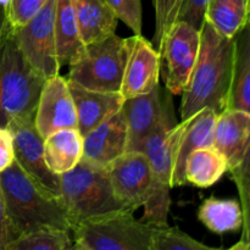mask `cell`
I'll return each mask as SVG.
<instances>
[{
  "label": "cell",
  "instance_id": "1",
  "mask_svg": "<svg viewBox=\"0 0 250 250\" xmlns=\"http://www.w3.org/2000/svg\"><path fill=\"white\" fill-rule=\"evenodd\" d=\"M234 55V38H227L208 21L200 29L197 62L182 92L181 121L209 107L216 114L226 109Z\"/></svg>",
  "mask_w": 250,
  "mask_h": 250
},
{
  "label": "cell",
  "instance_id": "2",
  "mask_svg": "<svg viewBox=\"0 0 250 250\" xmlns=\"http://www.w3.org/2000/svg\"><path fill=\"white\" fill-rule=\"evenodd\" d=\"M0 189L12 239L37 229L71 232V222L60 198L44 192L16 161L0 173Z\"/></svg>",
  "mask_w": 250,
  "mask_h": 250
},
{
  "label": "cell",
  "instance_id": "3",
  "mask_svg": "<svg viewBox=\"0 0 250 250\" xmlns=\"http://www.w3.org/2000/svg\"><path fill=\"white\" fill-rule=\"evenodd\" d=\"M168 93L165 114L158 126L139 144L136 151H141L148 159L153 172V188L144 203V214L141 221L155 229L168 226L171 207L170 189L175 154L183 131L185 122H176L173 103Z\"/></svg>",
  "mask_w": 250,
  "mask_h": 250
},
{
  "label": "cell",
  "instance_id": "4",
  "mask_svg": "<svg viewBox=\"0 0 250 250\" xmlns=\"http://www.w3.org/2000/svg\"><path fill=\"white\" fill-rule=\"evenodd\" d=\"M60 197L70 219L71 229L92 217L131 210L115 197L106 167L84 159L60 176Z\"/></svg>",
  "mask_w": 250,
  "mask_h": 250
},
{
  "label": "cell",
  "instance_id": "5",
  "mask_svg": "<svg viewBox=\"0 0 250 250\" xmlns=\"http://www.w3.org/2000/svg\"><path fill=\"white\" fill-rule=\"evenodd\" d=\"M45 78L28 65L12 39L0 51V127L14 117H33Z\"/></svg>",
  "mask_w": 250,
  "mask_h": 250
},
{
  "label": "cell",
  "instance_id": "6",
  "mask_svg": "<svg viewBox=\"0 0 250 250\" xmlns=\"http://www.w3.org/2000/svg\"><path fill=\"white\" fill-rule=\"evenodd\" d=\"M153 231L131 210L92 217L71 229L75 242L90 250H151Z\"/></svg>",
  "mask_w": 250,
  "mask_h": 250
},
{
  "label": "cell",
  "instance_id": "7",
  "mask_svg": "<svg viewBox=\"0 0 250 250\" xmlns=\"http://www.w3.org/2000/svg\"><path fill=\"white\" fill-rule=\"evenodd\" d=\"M125 59V39L112 34L104 41L84 45L68 63L67 81L95 92L120 93Z\"/></svg>",
  "mask_w": 250,
  "mask_h": 250
},
{
  "label": "cell",
  "instance_id": "8",
  "mask_svg": "<svg viewBox=\"0 0 250 250\" xmlns=\"http://www.w3.org/2000/svg\"><path fill=\"white\" fill-rule=\"evenodd\" d=\"M200 31L186 22L177 21L156 49L160 56V76L170 94L180 95L189 81L197 62Z\"/></svg>",
  "mask_w": 250,
  "mask_h": 250
},
{
  "label": "cell",
  "instance_id": "9",
  "mask_svg": "<svg viewBox=\"0 0 250 250\" xmlns=\"http://www.w3.org/2000/svg\"><path fill=\"white\" fill-rule=\"evenodd\" d=\"M56 0H48L43 9L26 24L12 31V39L28 65L42 77L59 75L54 20Z\"/></svg>",
  "mask_w": 250,
  "mask_h": 250
},
{
  "label": "cell",
  "instance_id": "10",
  "mask_svg": "<svg viewBox=\"0 0 250 250\" xmlns=\"http://www.w3.org/2000/svg\"><path fill=\"white\" fill-rule=\"evenodd\" d=\"M14 139L15 161L44 192L60 198V176L49 170L44 159L43 138L33 117H14L6 125Z\"/></svg>",
  "mask_w": 250,
  "mask_h": 250
},
{
  "label": "cell",
  "instance_id": "11",
  "mask_svg": "<svg viewBox=\"0 0 250 250\" xmlns=\"http://www.w3.org/2000/svg\"><path fill=\"white\" fill-rule=\"evenodd\" d=\"M114 194L122 204L136 211L143 207L153 188V172L141 151H125L106 166Z\"/></svg>",
  "mask_w": 250,
  "mask_h": 250
},
{
  "label": "cell",
  "instance_id": "12",
  "mask_svg": "<svg viewBox=\"0 0 250 250\" xmlns=\"http://www.w3.org/2000/svg\"><path fill=\"white\" fill-rule=\"evenodd\" d=\"M126 59L120 94L125 99L151 92L160 80V56L142 34L125 39Z\"/></svg>",
  "mask_w": 250,
  "mask_h": 250
},
{
  "label": "cell",
  "instance_id": "13",
  "mask_svg": "<svg viewBox=\"0 0 250 250\" xmlns=\"http://www.w3.org/2000/svg\"><path fill=\"white\" fill-rule=\"evenodd\" d=\"M34 125L42 138L65 128H77V114L68 82L60 75L44 81L37 103Z\"/></svg>",
  "mask_w": 250,
  "mask_h": 250
},
{
  "label": "cell",
  "instance_id": "14",
  "mask_svg": "<svg viewBox=\"0 0 250 250\" xmlns=\"http://www.w3.org/2000/svg\"><path fill=\"white\" fill-rule=\"evenodd\" d=\"M167 94L163 98L160 84L146 94L125 99L121 111L127 127V150L136 151L139 144L155 128L163 119L167 102Z\"/></svg>",
  "mask_w": 250,
  "mask_h": 250
},
{
  "label": "cell",
  "instance_id": "15",
  "mask_svg": "<svg viewBox=\"0 0 250 250\" xmlns=\"http://www.w3.org/2000/svg\"><path fill=\"white\" fill-rule=\"evenodd\" d=\"M127 150V127L121 109L83 136V158L106 167Z\"/></svg>",
  "mask_w": 250,
  "mask_h": 250
},
{
  "label": "cell",
  "instance_id": "16",
  "mask_svg": "<svg viewBox=\"0 0 250 250\" xmlns=\"http://www.w3.org/2000/svg\"><path fill=\"white\" fill-rule=\"evenodd\" d=\"M250 112L225 109L217 114L212 146L226 159L227 167L238 166L249 153Z\"/></svg>",
  "mask_w": 250,
  "mask_h": 250
},
{
  "label": "cell",
  "instance_id": "17",
  "mask_svg": "<svg viewBox=\"0 0 250 250\" xmlns=\"http://www.w3.org/2000/svg\"><path fill=\"white\" fill-rule=\"evenodd\" d=\"M217 114L212 109L205 107L188 120H185V126L178 141L175 154L171 187L185 186L187 183L185 176V166L189 154L197 149L212 146L214 128Z\"/></svg>",
  "mask_w": 250,
  "mask_h": 250
},
{
  "label": "cell",
  "instance_id": "18",
  "mask_svg": "<svg viewBox=\"0 0 250 250\" xmlns=\"http://www.w3.org/2000/svg\"><path fill=\"white\" fill-rule=\"evenodd\" d=\"M67 82L77 114V129L82 136L121 109L124 98L120 93L95 92Z\"/></svg>",
  "mask_w": 250,
  "mask_h": 250
},
{
  "label": "cell",
  "instance_id": "19",
  "mask_svg": "<svg viewBox=\"0 0 250 250\" xmlns=\"http://www.w3.org/2000/svg\"><path fill=\"white\" fill-rule=\"evenodd\" d=\"M226 109L250 112L249 23L234 37V55Z\"/></svg>",
  "mask_w": 250,
  "mask_h": 250
},
{
  "label": "cell",
  "instance_id": "20",
  "mask_svg": "<svg viewBox=\"0 0 250 250\" xmlns=\"http://www.w3.org/2000/svg\"><path fill=\"white\" fill-rule=\"evenodd\" d=\"M72 2L81 41L84 45L115 34L119 20L104 0H72Z\"/></svg>",
  "mask_w": 250,
  "mask_h": 250
},
{
  "label": "cell",
  "instance_id": "21",
  "mask_svg": "<svg viewBox=\"0 0 250 250\" xmlns=\"http://www.w3.org/2000/svg\"><path fill=\"white\" fill-rule=\"evenodd\" d=\"M44 159L51 172L61 176L83 158V136L77 128H65L43 139Z\"/></svg>",
  "mask_w": 250,
  "mask_h": 250
},
{
  "label": "cell",
  "instance_id": "22",
  "mask_svg": "<svg viewBox=\"0 0 250 250\" xmlns=\"http://www.w3.org/2000/svg\"><path fill=\"white\" fill-rule=\"evenodd\" d=\"M56 55L60 66L68 65L83 50L72 0H56L54 20Z\"/></svg>",
  "mask_w": 250,
  "mask_h": 250
},
{
  "label": "cell",
  "instance_id": "23",
  "mask_svg": "<svg viewBox=\"0 0 250 250\" xmlns=\"http://www.w3.org/2000/svg\"><path fill=\"white\" fill-rule=\"evenodd\" d=\"M198 219L209 231L216 234L242 231L244 225L241 204L234 199L208 198L198 210Z\"/></svg>",
  "mask_w": 250,
  "mask_h": 250
},
{
  "label": "cell",
  "instance_id": "24",
  "mask_svg": "<svg viewBox=\"0 0 250 250\" xmlns=\"http://www.w3.org/2000/svg\"><path fill=\"white\" fill-rule=\"evenodd\" d=\"M229 170L226 159L212 146L197 149L189 154L185 166L187 183L199 188L214 186Z\"/></svg>",
  "mask_w": 250,
  "mask_h": 250
},
{
  "label": "cell",
  "instance_id": "25",
  "mask_svg": "<svg viewBox=\"0 0 250 250\" xmlns=\"http://www.w3.org/2000/svg\"><path fill=\"white\" fill-rule=\"evenodd\" d=\"M205 21L227 38H234L249 23V0H211Z\"/></svg>",
  "mask_w": 250,
  "mask_h": 250
},
{
  "label": "cell",
  "instance_id": "26",
  "mask_svg": "<svg viewBox=\"0 0 250 250\" xmlns=\"http://www.w3.org/2000/svg\"><path fill=\"white\" fill-rule=\"evenodd\" d=\"M72 243L68 231L45 229L15 237L6 250H67Z\"/></svg>",
  "mask_w": 250,
  "mask_h": 250
},
{
  "label": "cell",
  "instance_id": "27",
  "mask_svg": "<svg viewBox=\"0 0 250 250\" xmlns=\"http://www.w3.org/2000/svg\"><path fill=\"white\" fill-rule=\"evenodd\" d=\"M151 250H222L198 242L177 227H160L153 231Z\"/></svg>",
  "mask_w": 250,
  "mask_h": 250
},
{
  "label": "cell",
  "instance_id": "28",
  "mask_svg": "<svg viewBox=\"0 0 250 250\" xmlns=\"http://www.w3.org/2000/svg\"><path fill=\"white\" fill-rule=\"evenodd\" d=\"M182 2L183 0H153L155 9V32L151 44L155 49L159 48L164 37L177 21Z\"/></svg>",
  "mask_w": 250,
  "mask_h": 250
},
{
  "label": "cell",
  "instance_id": "29",
  "mask_svg": "<svg viewBox=\"0 0 250 250\" xmlns=\"http://www.w3.org/2000/svg\"><path fill=\"white\" fill-rule=\"evenodd\" d=\"M250 153L244 156L242 163L238 166L229 170L232 178L238 188L239 197H241V208L244 215V225H243V234L242 239L249 242V210H250Z\"/></svg>",
  "mask_w": 250,
  "mask_h": 250
},
{
  "label": "cell",
  "instance_id": "30",
  "mask_svg": "<svg viewBox=\"0 0 250 250\" xmlns=\"http://www.w3.org/2000/svg\"><path fill=\"white\" fill-rule=\"evenodd\" d=\"M117 20L134 34H142V0H104Z\"/></svg>",
  "mask_w": 250,
  "mask_h": 250
},
{
  "label": "cell",
  "instance_id": "31",
  "mask_svg": "<svg viewBox=\"0 0 250 250\" xmlns=\"http://www.w3.org/2000/svg\"><path fill=\"white\" fill-rule=\"evenodd\" d=\"M48 0H10L6 9L7 20L12 29L26 24L46 4Z\"/></svg>",
  "mask_w": 250,
  "mask_h": 250
},
{
  "label": "cell",
  "instance_id": "32",
  "mask_svg": "<svg viewBox=\"0 0 250 250\" xmlns=\"http://www.w3.org/2000/svg\"><path fill=\"white\" fill-rule=\"evenodd\" d=\"M210 1L211 0H183L177 21L186 22L200 31L205 22V14Z\"/></svg>",
  "mask_w": 250,
  "mask_h": 250
},
{
  "label": "cell",
  "instance_id": "33",
  "mask_svg": "<svg viewBox=\"0 0 250 250\" xmlns=\"http://www.w3.org/2000/svg\"><path fill=\"white\" fill-rule=\"evenodd\" d=\"M15 161L14 139L7 127H0V173Z\"/></svg>",
  "mask_w": 250,
  "mask_h": 250
},
{
  "label": "cell",
  "instance_id": "34",
  "mask_svg": "<svg viewBox=\"0 0 250 250\" xmlns=\"http://www.w3.org/2000/svg\"><path fill=\"white\" fill-rule=\"evenodd\" d=\"M11 239V229H10L9 219H7L6 209H5L4 199H2L1 189H0V250H6L7 244Z\"/></svg>",
  "mask_w": 250,
  "mask_h": 250
},
{
  "label": "cell",
  "instance_id": "35",
  "mask_svg": "<svg viewBox=\"0 0 250 250\" xmlns=\"http://www.w3.org/2000/svg\"><path fill=\"white\" fill-rule=\"evenodd\" d=\"M12 27L10 26L9 20H7L6 9L0 6V51L4 48L5 43L9 41V38L12 34Z\"/></svg>",
  "mask_w": 250,
  "mask_h": 250
},
{
  "label": "cell",
  "instance_id": "36",
  "mask_svg": "<svg viewBox=\"0 0 250 250\" xmlns=\"http://www.w3.org/2000/svg\"><path fill=\"white\" fill-rule=\"evenodd\" d=\"M226 250H249V242L244 241V239L241 238V241L238 243H236L234 246H232L231 248Z\"/></svg>",
  "mask_w": 250,
  "mask_h": 250
},
{
  "label": "cell",
  "instance_id": "37",
  "mask_svg": "<svg viewBox=\"0 0 250 250\" xmlns=\"http://www.w3.org/2000/svg\"><path fill=\"white\" fill-rule=\"evenodd\" d=\"M67 250H90V249H88L87 247L83 246V244H81V243H78V242H73L72 246H71Z\"/></svg>",
  "mask_w": 250,
  "mask_h": 250
}]
</instances>
